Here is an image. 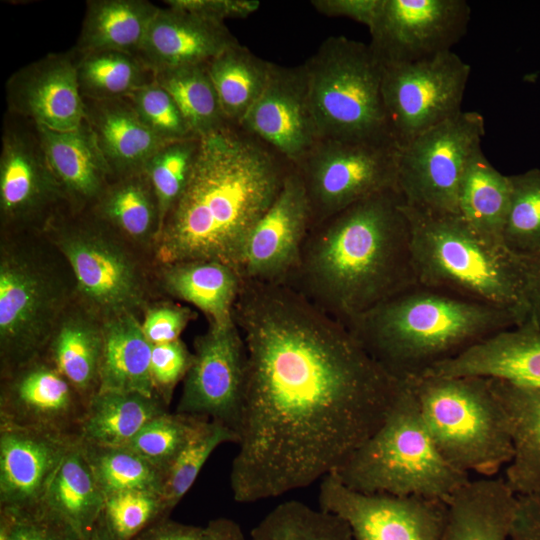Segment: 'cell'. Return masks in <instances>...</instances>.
<instances>
[{
	"mask_svg": "<svg viewBox=\"0 0 540 540\" xmlns=\"http://www.w3.org/2000/svg\"><path fill=\"white\" fill-rule=\"evenodd\" d=\"M234 320L247 369L229 484L250 504L334 473L381 425L403 381L286 284L244 279Z\"/></svg>",
	"mask_w": 540,
	"mask_h": 540,
	"instance_id": "1",
	"label": "cell"
},
{
	"mask_svg": "<svg viewBox=\"0 0 540 540\" xmlns=\"http://www.w3.org/2000/svg\"><path fill=\"white\" fill-rule=\"evenodd\" d=\"M291 166L236 126L200 138L187 185L154 242L158 262L217 261L241 274L249 236Z\"/></svg>",
	"mask_w": 540,
	"mask_h": 540,
	"instance_id": "2",
	"label": "cell"
},
{
	"mask_svg": "<svg viewBox=\"0 0 540 540\" xmlns=\"http://www.w3.org/2000/svg\"><path fill=\"white\" fill-rule=\"evenodd\" d=\"M417 283L404 200L389 189L312 227L285 284L345 324Z\"/></svg>",
	"mask_w": 540,
	"mask_h": 540,
	"instance_id": "3",
	"label": "cell"
},
{
	"mask_svg": "<svg viewBox=\"0 0 540 540\" xmlns=\"http://www.w3.org/2000/svg\"><path fill=\"white\" fill-rule=\"evenodd\" d=\"M526 321L514 310L417 283L344 325L391 376L407 381Z\"/></svg>",
	"mask_w": 540,
	"mask_h": 540,
	"instance_id": "4",
	"label": "cell"
},
{
	"mask_svg": "<svg viewBox=\"0 0 540 540\" xmlns=\"http://www.w3.org/2000/svg\"><path fill=\"white\" fill-rule=\"evenodd\" d=\"M332 474L362 493L444 502L470 479L440 453L406 381L381 425Z\"/></svg>",
	"mask_w": 540,
	"mask_h": 540,
	"instance_id": "5",
	"label": "cell"
},
{
	"mask_svg": "<svg viewBox=\"0 0 540 540\" xmlns=\"http://www.w3.org/2000/svg\"><path fill=\"white\" fill-rule=\"evenodd\" d=\"M419 284L514 310L528 320L517 256L478 235L457 214H432L405 205Z\"/></svg>",
	"mask_w": 540,
	"mask_h": 540,
	"instance_id": "6",
	"label": "cell"
},
{
	"mask_svg": "<svg viewBox=\"0 0 540 540\" xmlns=\"http://www.w3.org/2000/svg\"><path fill=\"white\" fill-rule=\"evenodd\" d=\"M406 382L451 466L480 477H496L507 467L514 454L511 426L488 378L424 374Z\"/></svg>",
	"mask_w": 540,
	"mask_h": 540,
	"instance_id": "7",
	"label": "cell"
},
{
	"mask_svg": "<svg viewBox=\"0 0 540 540\" xmlns=\"http://www.w3.org/2000/svg\"><path fill=\"white\" fill-rule=\"evenodd\" d=\"M304 67L319 140L396 144L382 99L383 65L369 44L331 36Z\"/></svg>",
	"mask_w": 540,
	"mask_h": 540,
	"instance_id": "8",
	"label": "cell"
},
{
	"mask_svg": "<svg viewBox=\"0 0 540 540\" xmlns=\"http://www.w3.org/2000/svg\"><path fill=\"white\" fill-rule=\"evenodd\" d=\"M67 287L32 248L3 245L0 258L1 374L45 353L63 316Z\"/></svg>",
	"mask_w": 540,
	"mask_h": 540,
	"instance_id": "9",
	"label": "cell"
},
{
	"mask_svg": "<svg viewBox=\"0 0 540 540\" xmlns=\"http://www.w3.org/2000/svg\"><path fill=\"white\" fill-rule=\"evenodd\" d=\"M69 265L83 299L105 319L144 302V280L123 239L90 213L65 212L45 228Z\"/></svg>",
	"mask_w": 540,
	"mask_h": 540,
	"instance_id": "10",
	"label": "cell"
},
{
	"mask_svg": "<svg viewBox=\"0 0 540 540\" xmlns=\"http://www.w3.org/2000/svg\"><path fill=\"white\" fill-rule=\"evenodd\" d=\"M485 121L461 111L400 148L397 189L405 205L432 214H457L462 177L481 147Z\"/></svg>",
	"mask_w": 540,
	"mask_h": 540,
	"instance_id": "11",
	"label": "cell"
},
{
	"mask_svg": "<svg viewBox=\"0 0 540 540\" xmlns=\"http://www.w3.org/2000/svg\"><path fill=\"white\" fill-rule=\"evenodd\" d=\"M399 152L394 143L318 140L294 165L305 187L311 228L356 202L397 189Z\"/></svg>",
	"mask_w": 540,
	"mask_h": 540,
	"instance_id": "12",
	"label": "cell"
},
{
	"mask_svg": "<svg viewBox=\"0 0 540 540\" xmlns=\"http://www.w3.org/2000/svg\"><path fill=\"white\" fill-rule=\"evenodd\" d=\"M470 72L469 64L452 50L383 66L382 99L399 148L462 111Z\"/></svg>",
	"mask_w": 540,
	"mask_h": 540,
	"instance_id": "13",
	"label": "cell"
},
{
	"mask_svg": "<svg viewBox=\"0 0 540 540\" xmlns=\"http://www.w3.org/2000/svg\"><path fill=\"white\" fill-rule=\"evenodd\" d=\"M65 193L45 153L37 124L6 111L0 153L2 227L45 228L68 212Z\"/></svg>",
	"mask_w": 540,
	"mask_h": 540,
	"instance_id": "14",
	"label": "cell"
},
{
	"mask_svg": "<svg viewBox=\"0 0 540 540\" xmlns=\"http://www.w3.org/2000/svg\"><path fill=\"white\" fill-rule=\"evenodd\" d=\"M192 363L176 412L219 422L236 435L247 369L243 337L235 320L211 324L194 340Z\"/></svg>",
	"mask_w": 540,
	"mask_h": 540,
	"instance_id": "15",
	"label": "cell"
},
{
	"mask_svg": "<svg viewBox=\"0 0 540 540\" xmlns=\"http://www.w3.org/2000/svg\"><path fill=\"white\" fill-rule=\"evenodd\" d=\"M319 483L318 507L342 518L354 540H444L447 504L442 500L362 493L333 474Z\"/></svg>",
	"mask_w": 540,
	"mask_h": 540,
	"instance_id": "16",
	"label": "cell"
},
{
	"mask_svg": "<svg viewBox=\"0 0 540 540\" xmlns=\"http://www.w3.org/2000/svg\"><path fill=\"white\" fill-rule=\"evenodd\" d=\"M470 18L465 0H380L369 46L383 66L419 61L450 51Z\"/></svg>",
	"mask_w": 540,
	"mask_h": 540,
	"instance_id": "17",
	"label": "cell"
},
{
	"mask_svg": "<svg viewBox=\"0 0 540 540\" xmlns=\"http://www.w3.org/2000/svg\"><path fill=\"white\" fill-rule=\"evenodd\" d=\"M1 375L0 424L79 437L87 402L45 356Z\"/></svg>",
	"mask_w": 540,
	"mask_h": 540,
	"instance_id": "18",
	"label": "cell"
},
{
	"mask_svg": "<svg viewBox=\"0 0 540 540\" xmlns=\"http://www.w3.org/2000/svg\"><path fill=\"white\" fill-rule=\"evenodd\" d=\"M310 228L311 213L305 187L292 165L275 200L249 236L242 278L285 284L299 264Z\"/></svg>",
	"mask_w": 540,
	"mask_h": 540,
	"instance_id": "19",
	"label": "cell"
},
{
	"mask_svg": "<svg viewBox=\"0 0 540 540\" xmlns=\"http://www.w3.org/2000/svg\"><path fill=\"white\" fill-rule=\"evenodd\" d=\"M292 165L319 140L304 64L272 63L267 84L238 126Z\"/></svg>",
	"mask_w": 540,
	"mask_h": 540,
	"instance_id": "20",
	"label": "cell"
},
{
	"mask_svg": "<svg viewBox=\"0 0 540 540\" xmlns=\"http://www.w3.org/2000/svg\"><path fill=\"white\" fill-rule=\"evenodd\" d=\"M74 51L50 53L16 70L5 84L7 112L59 132L85 122Z\"/></svg>",
	"mask_w": 540,
	"mask_h": 540,
	"instance_id": "21",
	"label": "cell"
},
{
	"mask_svg": "<svg viewBox=\"0 0 540 540\" xmlns=\"http://www.w3.org/2000/svg\"><path fill=\"white\" fill-rule=\"evenodd\" d=\"M78 436L0 424V509L40 504Z\"/></svg>",
	"mask_w": 540,
	"mask_h": 540,
	"instance_id": "22",
	"label": "cell"
},
{
	"mask_svg": "<svg viewBox=\"0 0 540 540\" xmlns=\"http://www.w3.org/2000/svg\"><path fill=\"white\" fill-rule=\"evenodd\" d=\"M239 43L224 23L182 10L159 8L147 31L138 58L154 73L207 65Z\"/></svg>",
	"mask_w": 540,
	"mask_h": 540,
	"instance_id": "23",
	"label": "cell"
},
{
	"mask_svg": "<svg viewBox=\"0 0 540 540\" xmlns=\"http://www.w3.org/2000/svg\"><path fill=\"white\" fill-rule=\"evenodd\" d=\"M540 386V329L530 321L500 331L427 372Z\"/></svg>",
	"mask_w": 540,
	"mask_h": 540,
	"instance_id": "24",
	"label": "cell"
},
{
	"mask_svg": "<svg viewBox=\"0 0 540 540\" xmlns=\"http://www.w3.org/2000/svg\"><path fill=\"white\" fill-rule=\"evenodd\" d=\"M38 129L69 211H89L115 177L88 123L85 120L78 129L66 132Z\"/></svg>",
	"mask_w": 540,
	"mask_h": 540,
	"instance_id": "25",
	"label": "cell"
},
{
	"mask_svg": "<svg viewBox=\"0 0 540 540\" xmlns=\"http://www.w3.org/2000/svg\"><path fill=\"white\" fill-rule=\"evenodd\" d=\"M85 120L114 177L143 172L149 159L166 143L139 118L126 98H83Z\"/></svg>",
	"mask_w": 540,
	"mask_h": 540,
	"instance_id": "26",
	"label": "cell"
},
{
	"mask_svg": "<svg viewBox=\"0 0 540 540\" xmlns=\"http://www.w3.org/2000/svg\"><path fill=\"white\" fill-rule=\"evenodd\" d=\"M518 498L503 477L469 479L446 502L444 540H509Z\"/></svg>",
	"mask_w": 540,
	"mask_h": 540,
	"instance_id": "27",
	"label": "cell"
},
{
	"mask_svg": "<svg viewBox=\"0 0 540 540\" xmlns=\"http://www.w3.org/2000/svg\"><path fill=\"white\" fill-rule=\"evenodd\" d=\"M489 380L508 415L513 438L514 454L504 479L516 495L540 497V386Z\"/></svg>",
	"mask_w": 540,
	"mask_h": 540,
	"instance_id": "28",
	"label": "cell"
},
{
	"mask_svg": "<svg viewBox=\"0 0 540 540\" xmlns=\"http://www.w3.org/2000/svg\"><path fill=\"white\" fill-rule=\"evenodd\" d=\"M98 392L156 395L150 371L152 344L133 313L105 319Z\"/></svg>",
	"mask_w": 540,
	"mask_h": 540,
	"instance_id": "29",
	"label": "cell"
},
{
	"mask_svg": "<svg viewBox=\"0 0 540 540\" xmlns=\"http://www.w3.org/2000/svg\"><path fill=\"white\" fill-rule=\"evenodd\" d=\"M242 281L238 270L217 261L178 262L163 265L161 271L165 291L199 309L211 324L234 319Z\"/></svg>",
	"mask_w": 540,
	"mask_h": 540,
	"instance_id": "30",
	"label": "cell"
},
{
	"mask_svg": "<svg viewBox=\"0 0 540 540\" xmlns=\"http://www.w3.org/2000/svg\"><path fill=\"white\" fill-rule=\"evenodd\" d=\"M104 502L79 439L59 464L40 504L86 540L102 515Z\"/></svg>",
	"mask_w": 540,
	"mask_h": 540,
	"instance_id": "31",
	"label": "cell"
},
{
	"mask_svg": "<svg viewBox=\"0 0 540 540\" xmlns=\"http://www.w3.org/2000/svg\"><path fill=\"white\" fill-rule=\"evenodd\" d=\"M160 7L146 0H88L76 55L118 51L138 55Z\"/></svg>",
	"mask_w": 540,
	"mask_h": 540,
	"instance_id": "32",
	"label": "cell"
},
{
	"mask_svg": "<svg viewBox=\"0 0 540 540\" xmlns=\"http://www.w3.org/2000/svg\"><path fill=\"white\" fill-rule=\"evenodd\" d=\"M103 352V324L82 312L64 313L43 356L88 403L98 392Z\"/></svg>",
	"mask_w": 540,
	"mask_h": 540,
	"instance_id": "33",
	"label": "cell"
},
{
	"mask_svg": "<svg viewBox=\"0 0 540 540\" xmlns=\"http://www.w3.org/2000/svg\"><path fill=\"white\" fill-rule=\"evenodd\" d=\"M510 191L509 175L498 171L486 158L481 147L477 149L461 180L458 212L478 235L501 248H505L503 234Z\"/></svg>",
	"mask_w": 540,
	"mask_h": 540,
	"instance_id": "34",
	"label": "cell"
},
{
	"mask_svg": "<svg viewBox=\"0 0 540 540\" xmlns=\"http://www.w3.org/2000/svg\"><path fill=\"white\" fill-rule=\"evenodd\" d=\"M159 397L140 393L97 392L87 403L79 439L103 447L125 446L148 422L168 412Z\"/></svg>",
	"mask_w": 540,
	"mask_h": 540,
	"instance_id": "35",
	"label": "cell"
},
{
	"mask_svg": "<svg viewBox=\"0 0 540 540\" xmlns=\"http://www.w3.org/2000/svg\"><path fill=\"white\" fill-rule=\"evenodd\" d=\"M87 212L123 240L155 242L159 232L157 201L143 172L115 178Z\"/></svg>",
	"mask_w": 540,
	"mask_h": 540,
	"instance_id": "36",
	"label": "cell"
},
{
	"mask_svg": "<svg viewBox=\"0 0 540 540\" xmlns=\"http://www.w3.org/2000/svg\"><path fill=\"white\" fill-rule=\"evenodd\" d=\"M272 62L266 61L237 43L207 65L227 122L238 127L263 92Z\"/></svg>",
	"mask_w": 540,
	"mask_h": 540,
	"instance_id": "37",
	"label": "cell"
},
{
	"mask_svg": "<svg viewBox=\"0 0 540 540\" xmlns=\"http://www.w3.org/2000/svg\"><path fill=\"white\" fill-rule=\"evenodd\" d=\"M155 82L174 99L195 137L209 136L230 125L206 65L162 71L155 74Z\"/></svg>",
	"mask_w": 540,
	"mask_h": 540,
	"instance_id": "38",
	"label": "cell"
},
{
	"mask_svg": "<svg viewBox=\"0 0 540 540\" xmlns=\"http://www.w3.org/2000/svg\"><path fill=\"white\" fill-rule=\"evenodd\" d=\"M76 56L77 79L83 98H126L155 80V74L136 55L105 50Z\"/></svg>",
	"mask_w": 540,
	"mask_h": 540,
	"instance_id": "39",
	"label": "cell"
},
{
	"mask_svg": "<svg viewBox=\"0 0 540 540\" xmlns=\"http://www.w3.org/2000/svg\"><path fill=\"white\" fill-rule=\"evenodd\" d=\"M248 540H354L337 515L299 500L272 508L250 531Z\"/></svg>",
	"mask_w": 540,
	"mask_h": 540,
	"instance_id": "40",
	"label": "cell"
},
{
	"mask_svg": "<svg viewBox=\"0 0 540 540\" xmlns=\"http://www.w3.org/2000/svg\"><path fill=\"white\" fill-rule=\"evenodd\" d=\"M82 444L105 498L133 490L161 493L165 474L133 451Z\"/></svg>",
	"mask_w": 540,
	"mask_h": 540,
	"instance_id": "41",
	"label": "cell"
},
{
	"mask_svg": "<svg viewBox=\"0 0 540 540\" xmlns=\"http://www.w3.org/2000/svg\"><path fill=\"white\" fill-rule=\"evenodd\" d=\"M236 442L237 435L229 427L207 418L201 420L165 475L161 496L168 514L191 489L215 449Z\"/></svg>",
	"mask_w": 540,
	"mask_h": 540,
	"instance_id": "42",
	"label": "cell"
},
{
	"mask_svg": "<svg viewBox=\"0 0 540 540\" xmlns=\"http://www.w3.org/2000/svg\"><path fill=\"white\" fill-rule=\"evenodd\" d=\"M510 203L504 247L523 256L540 250V169L509 175Z\"/></svg>",
	"mask_w": 540,
	"mask_h": 540,
	"instance_id": "43",
	"label": "cell"
},
{
	"mask_svg": "<svg viewBox=\"0 0 540 540\" xmlns=\"http://www.w3.org/2000/svg\"><path fill=\"white\" fill-rule=\"evenodd\" d=\"M199 148L200 138L196 137L166 143L143 169L157 201L159 232L187 185Z\"/></svg>",
	"mask_w": 540,
	"mask_h": 540,
	"instance_id": "44",
	"label": "cell"
},
{
	"mask_svg": "<svg viewBox=\"0 0 540 540\" xmlns=\"http://www.w3.org/2000/svg\"><path fill=\"white\" fill-rule=\"evenodd\" d=\"M203 417L166 412L148 422L125 446L165 475Z\"/></svg>",
	"mask_w": 540,
	"mask_h": 540,
	"instance_id": "45",
	"label": "cell"
},
{
	"mask_svg": "<svg viewBox=\"0 0 540 540\" xmlns=\"http://www.w3.org/2000/svg\"><path fill=\"white\" fill-rule=\"evenodd\" d=\"M169 515L161 493L133 490L106 497L101 520L115 540H132Z\"/></svg>",
	"mask_w": 540,
	"mask_h": 540,
	"instance_id": "46",
	"label": "cell"
},
{
	"mask_svg": "<svg viewBox=\"0 0 540 540\" xmlns=\"http://www.w3.org/2000/svg\"><path fill=\"white\" fill-rule=\"evenodd\" d=\"M126 99L142 122L165 142L195 137L174 99L155 80Z\"/></svg>",
	"mask_w": 540,
	"mask_h": 540,
	"instance_id": "47",
	"label": "cell"
},
{
	"mask_svg": "<svg viewBox=\"0 0 540 540\" xmlns=\"http://www.w3.org/2000/svg\"><path fill=\"white\" fill-rule=\"evenodd\" d=\"M0 540H84L41 504L0 509Z\"/></svg>",
	"mask_w": 540,
	"mask_h": 540,
	"instance_id": "48",
	"label": "cell"
},
{
	"mask_svg": "<svg viewBox=\"0 0 540 540\" xmlns=\"http://www.w3.org/2000/svg\"><path fill=\"white\" fill-rule=\"evenodd\" d=\"M193 353L181 339L152 345L150 371L156 395L169 406L174 389L184 380Z\"/></svg>",
	"mask_w": 540,
	"mask_h": 540,
	"instance_id": "49",
	"label": "cell"
},
{
	"mask_svg": "<svg viewBox=\"0 0 540 540\" xmlns=\"http://www.w3.org/2000/svg\"><path fill=\"white\" fill-rule=\"evenodd\" d=\"M195 318L196 313L188 306L165 303L147 310L141 326L148 341L156 345L180 339L184 329Z\"/></svg>",
	"mask_w": 540,
	"mask_h": 540,
	"instance_id": "50",
	"label": "cell"
},
{
	"mask_svg": "<svg viewBox=\"0 0 540 540\" xmlns=\"http://www.w3.org/2000/svg\"><path fill=\"white\" fill-rule=\"evenodd\" d=\"M167 7L224 23L225 19L246 18L260 7L257 0H166Z\"/></svg>",
	"mask_w": 540,
	"mask_h": 540,
	"instance_id": "51",
	"label": "cell"
},
{
	"mask_svg": "<svg viewBox=\"0 0 540 540\" xmlns=\"http://www.w3.org/2000/svg\"><path fill=\"white\" fill-rule=\"evenodd\" d=\"M317 12L329 17H346L358 23L372 26L380 0H312Z\"/></svg>",
	"mask_w": 540,
	"mask_h": 540,
	"instance_id": "52",
	"label": "cell"
},
{
	"mask_svg": "<svg viewBox=\"0 0 540 540\" xmlns=\"http://www.w3.org/2000/svg\"><path fill=\"white\" fill-rule=\"evenodd\" d=\"M517 256L530 321L540 329V250L529 255Z\"/></svg>",
	"mask_w": 540,
	"mask_h": 540,
	"instance_id": "53",
	"label": "cell"
},
{
	"mask_svg": "<svg viewBox=\"0 0 540 540\" xmlns=\"http://www.w3.org/2000/svg\"><path fill=\"white\" fill-rule=\"evenodd\" d=\"M518 497L509 540H540V497Z\"/></svg>",
	"mask_w": 540,
	"mask_h": 540,
	"instance_id": "54",
	"label": "cell"
},
{
	"mask_svg": "<svg viewBox=\"0 0 540 540\" xmlns=\"http://www.w3.org/2000/svg\"><path fill=\"white\" fill-rule=\"evenodd\" d=\"M204 526H195L162 519L142 531L132 540H203Z\"/></svg>",
	"mask_w": 540,
	"mask_h": 540,
	"instance_id": "55",
	"label": "cell"
},
{
	"mask_svg": "<svg viewBox=\"0 0 540 540\" xmlns=\"http://www.w3.org/2000/svg\"><path fill=\"white\" fill-rule=\"evenodd\" d=\"M203 540H248L241 526L233 519L219 517L204 526Z\"/></svg>",
	"mask_w": 540,
	"mask_h": 540,
	"instance_id": "56",
	"label": "cell"
},
{
	"mask_svg": "<svg viewBox=\"0 0 540 540\" xmlns=\"http://www.w3.org/2000/svg\"><path fill=\"white\" fill-rule=\"evenodd\" d=\"M86 540H115L103 524L101 517Z\"/></svg>",
	"mask_w": 540,
	"mask_h": 540,
	"instance_id": "57",
	"label": "cell"
}]
</instances>
